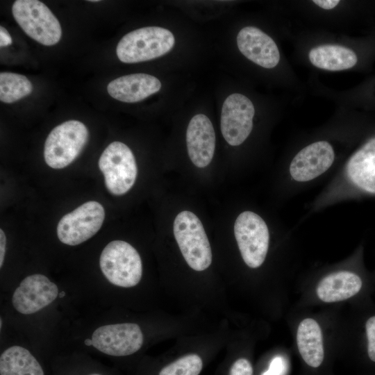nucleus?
Wrapping results in <instances>:
<instances>
[{
    "instance_id": "4be33fe9",
    "label": "nucleus",
    "mask_w": 375,
    "mask_h": 375,
    "mask_svg": "<svg viewBox=\"0 0 375 375\" xmlns=\"http://www.w3.org/2000/svg\"><path fill=\"white\" fill-rule=\"evenodd\" d=\"M202 367L201 358L197 354H190L165 367L159 375H199Z\"/></svg>"
},
{
    "instance_id": "f257e3e1",
    "label": "nucleus",
    "mask_w": 375,
    "mask_h": 375,
    "mask_svg": "<svg viewBox=\"0 0 375 375\" xmlns=\"http://www.w3.org/2000/svg\"><path fill=\"white\" fill-rule=\"evenodd\" d=\"M332 181L313 203L316 209L340 200L375 197V135L351 154Z\"/></svg>"
},
{
    "instance_id": "1a4fd4ad",
    "label": "nucleus",
    "mask_w": 375,
    "mask_h": 375,
    "mask_svg": "<svg viewBox=\"0 0 375 375\" xmlns=\"http://www.w3.org/2000/svg\"><path fill=\"white\" fill-rule=\"evenodd\" d=\"M99 168L108 191L116 196L126 194L134 185L138 167L130 148L121 142H111L101 153Z\"/></svg>"
},
{
    "instance_id": "cd10ccee",
    "label": "nucleus",
    "mask_w": 375,
    "mask_h": 375,
    "mask_svg": "<svg viewBox=\"0 0 375 375\" xmlns=\"http://www.w3.org/2000/svg\"><path fill=\"white\" fill-rule=\"evenodd\" d=\"M6 237L4 231L0 229V267H2L6 253Z\"/></svg>"
},
{
    "instance_id": "393cba45",
    "label": "nucleus",
    "mask_w": 375,
    "mask_h": 375,
    "mask_svg": "<svg viewBox=\"0 0 375 375\" xmlns=\"http://www.w3.org/2000/svg\"><path fill=\"white\" fill-rule=\"evenodd\" d=\"M229 375H253L252 365L248 360L240 358L233 364Z\"/></svg>"
},
{
    "instance_id": "9b49d317",
    "label": "nucleus",
    "mask_w": 375,
    "mask_h": 375,
    "mask_svg": "<svg viewBox=\"0 0 375 375\" xmlns=\"http://www.w3.org/2000/svg\"><path fill=\"white\" fill-rule=\"evenodd\" d=\"M255 108L246 96L233 93L224 101L220 127L225 140L231 146H239L249 136L253 129Z\"/></svg>"
},
{
    "instance_id": "5701e85b",
    "label": "nucleus",
    "mask_w": 375,
    "mask_h": 375,
    "mask_svg": "<svg viewBox=\"0 0 375 375\" xmlns=\"http://www.w3.org/2000/svg\"><path fill=\"white\" fill-rule=\"evenodd\" d=\"M363 328L366 353L369 360L375 363V312L365 318Z\"/></svg>"
},
{
    "instance_id": "a878e982",
    "label": "nucleus",
    "mask_w": 375,
    "mask_h": 375,
    "mask_svg": "<svg viewBox=\"0 0 375 375\" xmlns=\"http://www.w3.org/2000/svg\"><path fill=\"white\" fill-rule=\"evenodd\" d=\"M312 2L323 9L331 10L335 8L339 4L340 1L338 0H315Z\"/></svg>"
},
{
    "instance_id": "473e14b6",
    "label": "nucleus",
    "mask_w": 375,
    "mask_h": 375,
    "mask_svg": "<svg viewBox=\"0 0 375 375\" xmlns=\"http://www.w3.org/2000/svg\"><path fill=\"white\" fill-rule=\"evenodd\" d=\"M92 375H99V374H92Z\"/></svg>"
},
{
    "instance_id": "aec40b11",
    "label": "nucleus",
    "mask_w": 375,
    "mask_h": 375,
    "mask_svg": "<svg viewBox=\"0 0 375 375\" xmlns=\"http://www.w3.org/2000/svg\"><path fill=\"white\" fill-rule=\"evenodd\" d=\"M1 375H44L38 361L26 349L12 346L0 357Z\"/></svg>"
},
{
    "instance_id": "20e7f679",
    "label": "nucleus",
    "mask_w": 375,
    "mask_h": 375,
    "mask_svg": "<svg viewBox=\"0 0 375 375\" xmlns=\"http://www.w3.org/2000/svg\"><path fill=\"white\" fill-rule=\"evenodd\" d=\"M174 235L188 265L196 271L207 269L212 262L210 245L200 219L193 212H179L174 222Z\"/></svg>"
},
{
    "instance_id": "9d476101",
    "label": "nucleus",
    "mask_w": 375,
    "mask_h": 375,
    "mask_svg": "<svg viewBox=\"0 0 375 375\" xmlns=\"http://www.w3.org/2000/svg\"><path fill=\"white\" fill-rule=\"evenodd\" d=\"M105 218L103 206L89 201L65 215L57 226V235L63 244L76 246L88 240L101 228Z\"/></svg>"
},
{
    "instance_id": "a211bd4d",
    "label": "nucleus",
    "mask_w": 375,
    "mask_h": 375,
    "mask_svg": "<svg viewBox=\"0 0 375 375\" xmlns=\"http://www.w3.org/2000/svg\"><path fill=\"white\" fill-rule=\"evenodd\" d=\"M297 343L308 365L318 367L322 364L324 357L322 333L315 319L306 318L301 322L297 332Z\"/></svg>"
},
{
    "instance_id": "423d86ee",
    "label": "nucleus",
    "mask_w": 375,
    "mask_h": 375,
    "mask_svg": "<svg viewBox=\"0 0 375 375\" xmlns=\"http://www.w3.org/2000/svg\"><path fill=\"white\" fill-rule=\"evenodd\" d=\"M99 265L105 277L117 286L133 287L142 278V265L138 252L122 240L112 241L104 247Z\"/></svg>"
},
{
    "instance_id": "bb28decb",
    "label": "nucleus",
    "mask_w": 375,
    "mask_h": 375,
    "mask_svg": "<svg viewBox=\"0 0 375 375\" xmlns=\"http://www.w3.org/2000/svg\"><path fill=\"white\" fill-rule=\"evenodd\" d=\"M12 43V38L8 31L2 26H0V47H5Z\"/></svg>"
},
{
    "instance_id": "412c9836",
    "label": "nucleus",
    "mask_w": 375,
    "mask_h": 375,
    "mask_svg": "<svg viewBox=\"0 0 375 375\" xmlns=\"http://www.w3.org/2000/svg\"><path fill=\"white\" fill-rule=\"evenodd\" d=\"M32 90V83L25 76L12 72H1V101L6 103L15 102L30 94Z\"/></svg>"
},
{
    "instance_id": "f3484780",
    "label": "nucleus",
    "mask_w": 375,
    "mask_h": 375,
    "mask_svg": "<svg viewBox=\"0 0 375 375\" xmlns=\"http://www.w3.org/2000/svg\"><path fill=\"white\" fill-rule=\"evenodd\" d=\"M160 88V81L147 74L122 76L111 81L107 86L108 92L112 98L126 103L142 101Z\"/></svg>"
},
{
    "instance_id": "4468645a",
    "label": "nucleus",
    "mask_w": 375,
    "mask_h": 375,
    "mask_svg": "<svg viewBox=\"0 0 375 375\" xmlns=\"http://www.w3.org/2000/svg\"><path fill=\"white\" fill-rule=\"evenodd\" d=\"M240 51L253 62L267 69L275 67L280 60V53L270 36L255 26H245L237 35Z\"/></svg>"
},
{
    "instance_id": "f03ea898",
    "label": "nucleus",
    "mask_w": 375,
    "mask_h": 375,
    "mask_svg": "<svg viewBox=\"0 0 375 375\" xmlns=\"http://www.w3.org/2000/svg\"><path fill=\"white\" fill-rule=\"evenodd\" d=\"M335 159V149L326 140L315 141L301 149L287 165V195L327 176L333 170Z\"/></svg>"
},
{
    "instance_id": "2eb2a0df",
    "label": "nucleus",
    "mask_w": 375,
    "mask_h": 375,
    "mask_svg": "<svg viewBox=\"0 0 375 375\" xmlns=\"http://www.w3.org/2000/svg\"><path fill=\"white\" fill-rule=\"evenodd\" d=\"M186 143L189 157L194 165L208 166L214 155L215 133L212 122L203 114L194 115L186 131Z\"/></svg>"
},
{
    "instance_id": "c85d7f7f",
    "label": "nucleus",
    "mask_w": 375,
    "mask_h": 375,
    "mask_svg": "<svg viewBox=\"0 0 375 375\" xmlns=\"http://www.w3.org/2000/svg\"><path fill=\"white\" fill-rule=\"evenodd\" d=\"M85 344L87 346L92 345V339H87L85 340Z\"/></svg>"
},
{
    "instance_id": "39448f33",
    "label": "nucleus",
    "mask_w": 375,
    "mask_h": 375,
    "mask_svg": "<svg viewBox=\"0 0 375 375\" xmlns=\"http://www.w3.org/2000/svg\"><path fill=\"white\" fill-rule=\"evenodd\" d=\"M89 137L86 126L78 120L66 121L52 129L44 148L48 166L62 169L70 165L81 153Z\"/></svg>"
},
{
    "instance_id": "b1692460",
    "label": "nucleus",
    "mask_w": 375,
    "mask_h": 375,
    "mask_svg": "<svg viewBox=\"0 0 375 375\" xmlns=\"http://www.w3.org/2000/svg\"><path fill=\"white\" fill-rule=\"evenodd\" d=\"M288 369L286 360L283 356H277L271 360L268 369L262 375H286Z\"/></svg>"
},
{
    "instance_id": "2f4dec72",
    "label": "nucleus",
    "mask_w": 375,
    "mask_h": 375,
    "mask_svg": "<svg viewBox=\"0 0 375 375\" xmlns=\"http://www.w3.org/2000/svg\"><path fill=\"white\" fill-rule=\"evenodd\" d=\"M60 294V297H62L65 294V292H61Z\"/></svg>"
},
{
    "instance_id": "7c9ffc66",
    "label": "nucleus",
    "mask_w": 375,
    "mask_h": 375,
    "mask_svg": "<svg viewBox=\"0 0 375 375\" xmlns=\"http://www.w3.org/2000/svg\"><path fill=\"white\" fill-rule=\"evenodd\" d=\"M1 325H2V320H1V321H0V328H1V326H2Z\"/></svg>"
},
{
    "instance_id": "0eeeda50",
    "label": "nucleus",
    "mask_w": 375,
    "mask_h": 375,
    "mask_svg": "<svg viewBox=\"0 0 375 375\" xmlns=\"http://www.w3.org/2000/svg\"><path fill=\"white\" fill-rule=\"evenodd\" d=\"M234 235L245 264L253 269L260 267L270 242V231L265 220L253 211L244 210L235 219Z\"/></svg>"
},
{
    "instance_id": "7ed1b4c3",
    "label": "nucleus",
    "mask_w": 375,
    "mask_h": 375,
    "mask_svg": "<svg viewBox=\"0 0 375 375\" xmlns=\"http://www.w3.org/2000/svg\"><path fill=\"white\" fill-rule=\"evenodd\" d=\"M174 42L170 31L159 26H147L123 36L117 44L116 53L122 62H140L165 55L172 49Z\"/></svg>"
},
{
    "instance_id": "6e6552de",
    "label": "nucleus",
    "mask_w": 375,
    "mask_h": 375,
    "mask_svg": "<svg viewBox=\"0 0 375 375\" xmlns=\"http://www.w3.org/2000/svg\"><path fill=\"white\" fill-rule=\"evenodd\" d=\"M12 12L24 33L36 42L52 46L60 40V22L44 3L38 0H16Z\"/></svg>"
},
{
    "instance_id": "ddd939ff",
    "label": "nucleus",
    "mask_w": 375,
    "mask_h": 375,
    "mask_svg": "<svg viewBox=\"0 0 375 375\" xmlns=\"http://www.w3.org/2000/svg\"><path fill=\"white\" fill-rule=\"evenodd\" d=\"M58 295L57 285L46 276L37 274L21 281L13 293L12 302L19 312L30 315L47 306Z\"/></svg>"
},
{
    "instance_id": "6ab92c4d",
    "label": "nucleus",
    "mask_w": 375,
    "mask_h": 375,
    "mask_svg": "<svg viewBox=\"0 0 375 375\" xmlns=\"http://www.w3.org/2000/svg\"><path fill=\"white\" fill-rule=\"evenodd\" d=\"M308 58L316 67L328 71L350 69L358 62L357 55L353 50L336 44L314 47L310 51Z\"/></svg>"
},
{
    "instance_id": "dca6fc26",
    "label": "nucleus",
    "mask_w": 375,
    "mask_h": 375,
    "mask_svg": "<svg viewBox=\"0 0 375 375\" xmlns=\"http://www.w3.org/2000/svg\"><path fill=\"white\" fill-rule=\"evenodd\" d=\"M365 286L363 276L351 270L330 273L324 277L317 287L319 299L326 303L341 301L355 297Z\"/></svg>"
},
{
    "instance_id": "c756f323",
    "label": "nucleus",
    "mask_w": 375,
    "mask_h": 375,
    "mask_svg": "<svg viewBox=\"0 0 375 375\" xmlns=\"http://www.w3.org/2000/svg\"><path fill=\"white\" fill-rule=\"evenodd\" d=\"M90 1V2H98V1H98V0H90V1Z\"/></svg>"
},
{
    "instance_id": "f8f14e48",
    "label": "nucleus",
    "mask_w": 375,
    "mask_h": 375,
    "mask_svg": "<svg viewBox=\"0 0 375 375\" xmlns=\"http://www.w3.org/2000/svg\"><path fill=\"white\" fill-rule=\"evenodd\" d=\"M92 346L103 353L124 356L141 348L143 335L136 324H109L97 328L92 333Z\"/></svg>"
}]
</instances>
